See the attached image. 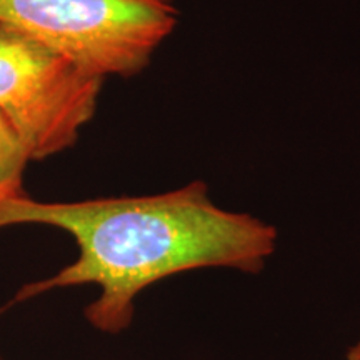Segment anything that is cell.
<instances>
[{"label":"cell","mask_w":360,"mask_h":360,"mask_svg":"<svg viewBox=\"0 0 360 360\" xmlns=\"http://www.w3.org/2000/svg\"><path fill=\"white\" fill-rule=\"evenodd\" d=\"M0 22L90 77H134L179 24L165 0H0Z\"/></svg>","instance_id":"2"},{"label":"cell","mask_w":360,"mask_h":360,"mask_svg":"<svg viewBox=\"0 0 360 360\" xmlns=\"http://www.w3.org/2000/svg\"><path fill=\"white\" fill-rule=\"evenodd\" d=\"M345 360H360V332L357 335V339L352 342L347 354H345Z\"/></svg>","instance_id":"5"},{"label":"cell","mask_w":360,"mask_h":360,"mask_svg":"<svg viewBox=\"0 0 360 360\" xmlns=\"http://www.w3.org/2000/svg\"><path fill=\"white\" fill-rule=\"evenodd\" d=\"M0 360H2V359H0Z\"/></svg>","instance_id":"7"},{"label":"cell","mask_w":360,"mask_h":360,"mask_svg":"<svg viewBox=\"0 0 360 360\" xmlns=\"http://www.w3.org/2000/svg\"><path fill=\"white\" fill-rule=\"evenodd\" d=\"M49 225L69 233L79 255L51 277L27 283L13 302L57 289L97 285L85 319L103 334L132 326L147 287L197 269L260 274L277 249L274 225L214 204L202 180L154 195L39 202L22 195L0 207V229Z\"/></svg>","instance_id":"1"},{"label":"cell","mask_w":360,"mask_h":360,"mask_svg":"<svg viewBox=\"0 0 360 360\" xmlns=\"http://www.w3.org/2000/svg\"><path fill=\"white\" fill-rule=\"evenodd\" d=\"M30 160L19 132L0 112V207L24 195V174Z\"/></svg>","instance_id":"4"},{"label":"cell","mask_w":360,"mask_h":360,"mask_svg":"<svg viewBox=\"0 0 360 360\" xmlns=\"http://www.w3.org/2000/svg\"><path fill=\"white\" fill-rule=\"evenodd\" d=\"M102 82L0 22V112L32 160L60 154L77 142L96 115Z\"/></svg>","instance_id":"3"},{"label":"cell","mask_w":360,"mask_h":360,"mask_svg":"<svg viewBox=\"0 0 360 360\" xmlns=\"http://www.w3.org/2000/svg\"><path fill=\"white\" fill-rule=\"evenodd\" d=\"M165 2H169V4H174V2H175V0H165Z\"/></svg>","instance_id":"6"}]
</instances>
